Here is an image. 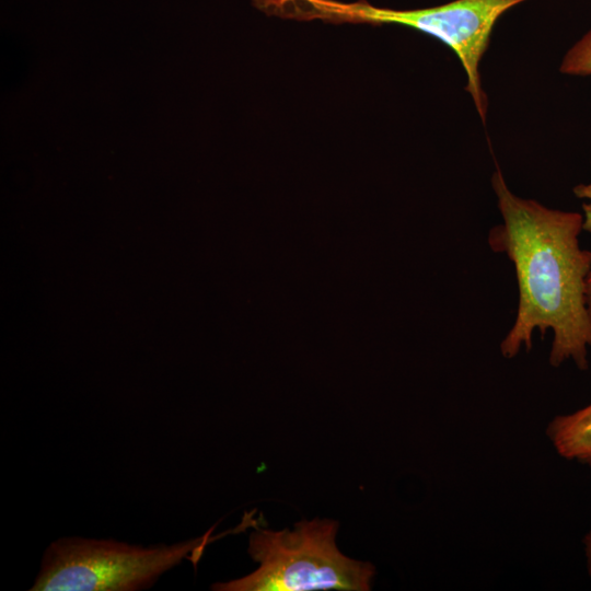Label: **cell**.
Returning a JSON list of instances; mask_svg holds the SVG:
<instances>
[{
    "instance_id": "obj_7",
    "label": "cell",
    "mask_w": 591,
    "mask_h": 591,
    "mask_svg": "<svg viewBox=\"0 0 591 591\" xmlns=\"http://www.w3.org/2000/svg\"><path fill=\"white\" fill-rule=\"evenodd\" d=\"M575 196L588 200L582 204L583 231L591 233V181L587 184H579L572 189Z\"/></svg>"
},
{
    "instance_id": "obj_4",
    "label": "cell",
    "mask_w": 591,
    "mask_h": 591,
    "mask_svg": "<svg viewBox=\"0 0 591 591\" xmlns=\"http://www.w3.org/2000/svg\"><path fill=\"white\" fill-rule=\"evenodd\" d=\"M212 529L173 545H134L113 540L62 537L44 553L33 591H137L152 587L189 557L198 559Z\"/></svg>"
},
{
    "instance_id": "obj_8",
    "label": "cell",
    "mask_w": 591,
    "mask_h": 591,
    "mask_svg": "<svg viewBox=\"0 0 591 591\" xmlns=\"http://www.w3.org/2000/svg\"><path fill=\"white\" fill-rule=\"evenodd\" d=\"M583 548L588 575L591 579V530L583 537Z\"/></svg>"
},
{
    "instance_id": "obj_6",
    "label": "cell",
    "mask_w": 591,
    "mask_h": 591,
    "mask_svg": "<svg viewBox=\"0 0 591 591\" xmlns=\"http://www.w3.org/2000/svg\"><path fill=\"white\" fill-rule=\"evenodd\" d=\"M559 71L568 76H591V30L567 50Z\"/></svg>"
},
{
    "instance_id": "obj_3",
    "label": "cell",
    "mask_w": 591,
    "mask_h": 591,
    "mask_svg": "<svg viewBox=\"0 0 591 591\" xmlns=\"http://www.w3.org/2000/svg\"><path fill=\"white\" fill-rule=\"evenodd\" d=\"M528 0H453L437 7L396 10L359 1L285 0L287 18L328 22L398 24L429 34L445 44L460 59L467 79L465 90L485 124L487 96L479 66L493 28L509 9Z\"/></svg>"
},
{
    "instance_id": "obj_1",
    "label": "cell",
    "mask_w": 591,
    "mask_h": 591,
    "mask_svg": "<svg viewBox=\"0 0 591 591\" xmlns=\"http://www.w3.org/2000/svg\"><path fill=\"white\" fill-rule=\"evenodd\" d=\"M491 186L502 223L490 229L488 245L512 262L519 290L513 325L500 344L502 357L530 351L535 331L542 337L552 331L549 364L557 368L572 361L579 370H588L591 313L586 280L591 251L580 246L583 216L519 197L499 167Z\"/></svg>"
},
{
    "instance_id": "obj_2",
    "label": "cell",
    "mask_w": 591,
    "mask_h": 591,
    "mask_svg": "<svg viewBox=\"0 0 591 591\" xmlns=\"http://www.w3.org/2000/svg\"><path fill=\"white\" fill-rule=\"evenodd\" d=\"M338 522L302 520L293 530L258 528L250 534L248 554L259 567L252 573L212 586L217 591H368L375 575L369 561L345 556L336 545Z\"/></svg>"
},
{
    "instance_id": "obj_5",
    "label": "cell",
    "mask_w": 591,
    "mask_h": 591,
    "mask_svg": "<svg viewBox=\"0 0 591 591\" xmlns=\"http://www.w3.org/2000/svg\"><path fill=\"white\" fill-rule=\"evenodd\" d=\"M546 436L559 456L591 471V403L555 416L546 427Z\"/></svg>"
},
{
    "instance_id": "obj_9",
    "label": "cell",
    "mask_w": 591,
    "mask_h": 591,
    "mask_svg": "<svg viewBox=\"0 0 591 591\" xmlns=\"http://www.w3.org/2000/svg\"><path fill=\"white\" fill-rule=\"evenodd\" d=\"M586 300H587V305H588V309L591 313V269L587 276V280H586Z\"/></svg>"
}]
</instances>
